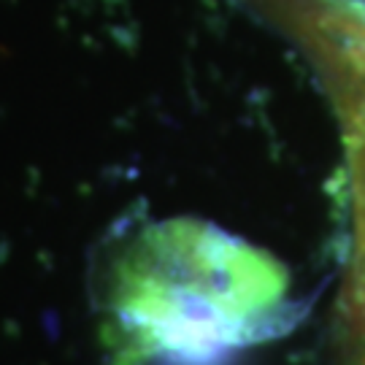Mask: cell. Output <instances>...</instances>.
Wrapping results in <instances>:
<instances>
[{
    "label": "cell",
    "instance_id": "obj_1",
    "mask_svg": "<svg viewBox=\"0 0 365 365\" xmlns=\"http://www.w3.org/2000/svg\"><path fill=\"white\" fill-rule=\"evenodd\" d=\"M98 312L114 365H214L300 314L276 257L187 217L149 222L111 255Z\"/></svg>",
    "mask_w": 365,
    "mask_h": 365
},
{
    "label": "cell",
    "instance_id": "obj_2",
    "mask_svg": "<svg viewBox=\"0 0 365 365\" xmlns=\"http://www.w3.org/2000/svg\"><path fill=\"white\" fill-rule=\"evenodd\" d=\"M349 187H352L354 249L349 279V319L365 344V128H349Z\"/></svg>",
    "mask_w": 365,
    "mask_h": 365
},
{
    "label": "cell",
    "instance_id": "obj_3",
    "mask_svg": "<svg viewBox=\"0 0 365 365\" xmlns=\"http://www.w3.org/2000/svg\"><path fill=\"white\" fill-rule=\"evenodd\" d=\"M363 365H365V360H363Z\"/></svg>",
    "mask_w": 365,
    "mask_h": 365
}]
</instances>
